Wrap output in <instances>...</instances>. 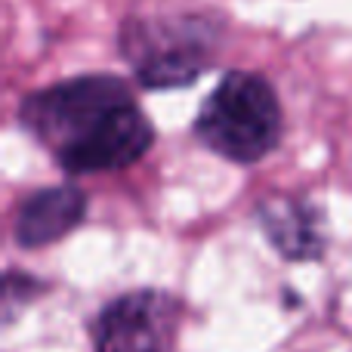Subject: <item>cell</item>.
Returning <instances> with one entry per match:
<instances>
[{"label": "cell", "mask_w": 352, "mask_h": 352, "mask_svg": "<svg viewBox=\"0 0 352 352\" xmlns=\"http://www.w3.org/2000/svg\"><path fill=\"white\" fill-rule=\"evenodd\" d=\"M192 136L201 148L229 164H260L285 136V111L272 80L244 68L226 72L201 102Z\"/></svg>", "instance_id": "obj_3"}, {"label": "cell", "mask_w": 352, "mask_h": 352, "mask_svg": "<svg viewBox=\"0 0 352 352\" xmlns=\"http://www.w3.org/2000/svg\"><path fill=\"white\" fill-rule=\"evenodd\" d=\"M90 198L74 182L28 192L12 213V241L22 250H41L62 241L87 219Z\"/></svg>", "instance_id": "obj_6"}, {"label": "cell", "mask_w": 352, "mask_h": 352, "mask_svg": "<svg viewBox=\"0 0 352 352\" xmlns=\"http://www.w3.org/2000/svg\"><path fill=\"white\" fill-rule=\"evenodd\" d=\"M226 16L210 6H152L118 25V56L142 90H186L219 62Z\"/></svg>", "instance_id": "obj_2"}, {"label": "cell", "mask_w": 352, "mask_h": 352, "mask_svg": "<svg viewBox=\"0 0 352 352\" xmlns=\"http://www.w3.org/2000/svg\"><path fill=\"white\" fill-rule=\"evenodd\" d=\"M19 127L65 176L127 170L155 146V124L118 74H78L19 99Z\"/></svg>", "instance_id": "obj_1"}, {"label": "cell", "mask_w": 352, "mask_h": 352, "mask_svg": "<svg viewBox=\"0 0 352 352\" xmlns=\"http://www.w3.org/2000/svg\"><path fill=\"white\" fill-rule=\"evenodd\" d=\"M254 223L287 263H318L328 254L324 210L303 192H272L254 204Z\"/></svg>", "instance_id": "obj_5"}, {"label": "cell", "mask_w": 352, "mask_h": 352, "mask_svg": "<svg viewBox=\"0 0 352 352\" xmlns=\"http://www.w3.org/2000/svg\"><path fill=\"white\" fill-rule=\"evenodd\" d=\"M50 291L43 278L31 272H19V269H6L3 272V291H0V316H3V328H10L19 318V312L28 309L34 300H41Z\"/></svg>", "instance_id": "obj_7"}, {"label": "cell", "mask_w": 352, "mask_h": 352, "mask_svg": "<svg viewBox=\"0 0 352 352\" xmlns=\"http://www.w3.org/2000/svg\"><path fill=\"white\" fill-rule=\"evenodd\" d=\"M179 316V297L158 287L118 294L90 318V346L93 352H164Z\"/></svg>", "instance_id": "obj_4"}]
</instances>
